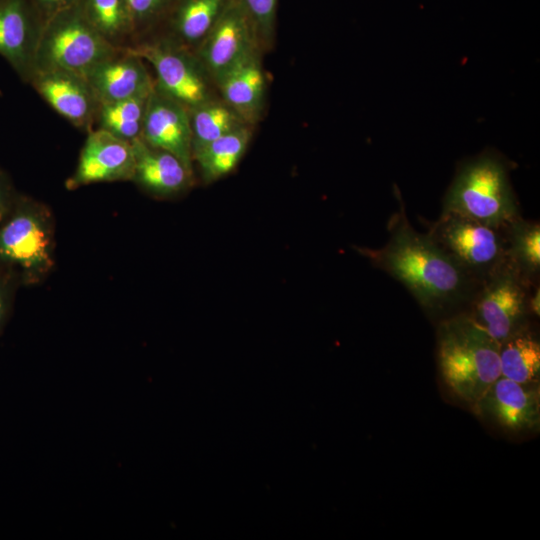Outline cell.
Masks as SVG:
<instances>
[{"instance_id":"7a4b0ae2","label":"cell","mask_w":540,"mask_h":540,"mask_svg":"<svg viewBox=\"0 0 540 540\" xmlns=\"http://www.w3.org/2000/svg\"><path fill=\"white\" fill-rule=\"evenodd\" d=\"M499 345L467 313L439 324L437 350L442 379L471 407L501 376Z\"/></svg>"},{"instance_id":"9c48e42d","label":"cell","mask_w":540,"mask_h":540,"mask_svg":"<svg viewBox=\"0 0 540 540\" xmlns=\"http://www.w3.org/2000/svg\"><path fill=\"white\" fill-rule=\"evenodd\" d=\"M472 409L478 416L509 432L536 430L540 424L539 387L500 376Z\"/></svg>"},{"instance_id":"7c38bea8","label":"cell","mask_w":540,"mask_h":540,"mask_svg":"<svg viewBox=\"0 0 540 540\" xmlns=\"http://www.w3.org/2000/svg\"><path fill=\"white\" fill-rule=\"evenodd\" d=\"M51 235L44 219L25 212L0 231V255L28 271L45 272L52 265Z\"/></svg>"},{"instance_id":"3957f363","label":"cell","mask_w":540,"mask_h":540,"mask_svg":"<svg viewBox=\"0 0 540 540\" xmlns=\"http://www.w3.org/2000/svg\"><path fill=\"white\" fill-rule=\"evenodd\" d=\"M444 213L497 228L520 216L504 157L486 150L463 162L444 196Z\"/></svg>"},{"instance_id":"8fae6325","label":"cell","mask_w":540,"mask_h":540,"mask_svg":"<svg viewBox=\"0 0 540 540\" xmlns=\"http://www.w3.org/2000/svg\"><path fill=\"white\" fill-rule=\"evenodd\" d=\"M141 137L149 145L172 153L192 171V132L187 108L155 86L148 98Z\"/></svg>"},{"instance_id":"30bf717a","label":"cell","mask_w":540,"mask_h":540,"mask_svg":"<svg viewBox=\"0 0 540 540\" xmlns=\"http://www.w3.org/2000/svg\"><path fill=\"white\" fill-rule=\"evenodd\" d=\"M135 159L132 143L100 129L90 133L68 188L97 182L131 180Z\"/></svg>"},{"instance_id":"277c9868","label":"cell","mask_w":540,"mask_h":540,"mask_svg":"<svg viewBox=\"0 0 540 540\" xmlns=\"http://www.w3.org/2000/svg\"><path fill=\"white\" fill-rule=\"evenodd\" d=\"M113 54L108 40L89 23L77 3L49 20L33 62L40 71L62 70L84 78Z\"/></svg>"},{"instance_id":"ba28073f","label":"cell","mask_w":540,"mask_h":540,"mask_svg":"<svg viewBox=\"0 0 540 540\" xmlns=\"http://www.w3.org/2000/svg\"><path fill=\"white\" fill-rule=\"evenodd\" d=\"M252 24L241 4L226 5L201 42L200 62L215 82L256 53Z\"/></svg>"},{"instance_id":"484cf974","label":"cell","mask_w":540,"mask_h":540,"mask_svg":"<svg viewBox=\"0 0 540 540\" xmlns=\"http://www.w3.org/2000/svg\"><path fill=\"white\" fill-rule=\"evenodd\" d=\"M167 0H124L130 23L144 21L155 15Z\"/></svg>"},{"instance_id":"52a82bcc","label":"cell","mask_w":540,"mask_h":540,"mask_svg":"<svg viewBox=\"0 0 540 540\" xmlns=\"http://www.w3.org/2000/svg\"><path fill=\"white\" fill-rule=\"evenodd\" d=\"M146 59L157 77V89L185 108L210 99L211 91L203 65L180 50L165 45H145L132 52Z\"/></svg>"},{"instance_id":"ffe728a7","label":"cell","mask_w":540,"mask_h":540,"mask_svg":"<svg viewBox=\"0 0 540 540\" xmlns=\"http://www.w3.org/2000/svg\"><path fill=\"white\" fill-rule=\"evenodd\" d=\"M506 262L531 284L540 270V226L518 216L506 227Z\"/></svg>"},{"instance_id":"cb8c5ba5","label":"cell","mask_w":540,"mask_h":540,"mask_svg":"<svg viewBox=\"0 0 540 540\" xmlns=\"http://www.w3.org/2000/svg\"><path fill=\"white\" fill-rule=\"evenodd\" d=\"M82 9L89 23L107 40L131 25L124 0H84Z\"/></svg>"},{"instance_id":"8992f818","label":"cell","mask_w":540,"mask_h":540,"mask_svg":"<svg viewBox=\"0 0 540 540\" xmlns=\"http://www.w3.org/2000/svg\"><path fill=\"white\" fill-rule=\"evenodd\" d=\"M529 285L506 262L478 285L467 314L501 344L523 328Z\"/></svg>"},{"instance_id":"9a60e30c","label":"cell","mask_w":540,"mask_h":540,"mask_svg":"<svg viewBox=\"0 0 540 540\" xmlns=\"http://www.w3.org/2000/svg\"><path fill=\"white\" fill-rule=\"evenodd\" d=\"M35 86L42 97L75 125L90 119L96 98L86 80L62 70L39 71Z\"/></svg>"},{"instance_id":"d4e9b609","label":"cell","mask_w":540,"mask_h":540,"mask_svg":"<svg viewBox=\"0 0 540 540\" xmlns=\"http://www.w3.org/2000/svg\"><path fill=\"white\" fill-rule=\"evenodd\" d=\"M256 37L268 39L273 29L277 0H242Z\"/></svg>"},{"instance_id":"e0dca14e","label":"cell","mask_w":540,"mask_h":540,"mask_svg":"<svg viewBox=\"0 0 540 540\" xmlns=\"http://www.w3.org/2000/svg\"><path fill=\"white\" fill-rule=\"evenodd\" d=\"M216 83L224 102L247 124H253L259 118L265 95V77L257 53L225 73Z\"/></svg>"},{"instance_id":"ac0fdd59","label":"cell","mask_w":540,"mask_h":540,"mask_svg":"<svg viewBox=\"0 0 540 540\" xmlns=\"http://www.w3.org/2000/svg\"><path fill=\"white\" fill-rule=\"evenodd\" d=\"M251 139V130L241 126L193 152L205 183L215 182L231 173Z\"/></svg>"},{"instance_id":"44dd1931","label":"cell","mask_w":540,"mask_h":540,"mask_svg":"<svg viewBox=\"0 0 540 540\" xmlns=\"http://www.w3.org/2000/svg\"><path fill=\"white\" fill-rule=\"evenodd\" d=\"M193 152L247 123L224 101H209L191 109Z\"/></svg>"},{"instance_id":"7402d4cb","label":"cell","mask_w":540,"mask_h":540,"mask_svg":"<svg viewBox=\"0 0 540 540\" xmlns=\"http://www.w3.org/2000/svg\"><path fill=\"white\" fill-rule=\"evenodd\" d=\"M151 91L125 100L103 103L100 112L101 128L130 142L141 137Z\"/></svg>"},{"instance_id":"d6986e66","label":"cell","mask_w":540,"mask_h":540,"mask_svg":"<svg viewBox=\"0 0 540 540\" xmlns=\"http://www.w3.org/2000/svg\"><path fill=\"white\" fill-rule=\"evenodd\" d=\"M501 376L520 384L538 385L540 376V344L521 328L499 345Z\"/></svg>"},{"instance_id":"83f0119b","label":"cell","mask_w":540,"mask_h":540,"mask_svg":"<svg viewBox=\"0 0 540 540\" xmlns=\"http://www.w3.org/2000/svg\"><path fill=\"white\" fill-rule=\"evenodd\" d=\"M539 297H540V292H539V287L537 286V288L535 287L534 292L532 294L529 293V296H528V310L529 312L537 316H539V304H540Z\"/></svg>"},{"instance_id":"5b68a950","label":"cell","mask_w":540,"mask_h":540,"mask_svg":"<svg viewBox=\"0 0 540 540\" xmlns=\"http://www.w3.org/2000/svg\"><path fill=\"white\" fill-rule=\"evenodd\" d=\"M427 234L478 284L506 263V227L444 213Z\"/></svg>"},{"instance_id":"f1b7e54d","label":"cell","mask_w":540,"mask_h":540,"mask_svg":"<svg viewBox=\"0 0 540 540\" xmlns=\"http://www.w3.org/2000/svg\"><path fill=\"white\" fill-rule=\"evenodd\" d=\"M2 315H3V300L0 294V321H1Z\"/></svg>"},{"instance_id":"f546056e","label":"cell","mask_w":540,"mask_h":540,"mask_svg":"<svg viewBox=\"0 0 540 540\" xmlns=\"http://www.w3.org/2000/svg\"><path fill=\"white\" fill-rule=\"evenodd\" d=\"M2 203H3V190H2V187L0 185V209L2 207Z\"/></svg>"},{"instance_id":"2e32d148","label":"cell","mask_w":540,"mask_h":540,"mask_svg":"<svg viewBox=\"0 0 540 540\" xmlns=\"http://www.w3.org/2000/svg\"><path fill=\"white\" fill-rule=\"evenodd\" d=\"M34 21L27 0H0V55L20 74L33 63Z\"/></svg>"},{"instance_id":"6da1fadb","label":"cell","mask_w":540,"mask_h":540,"mask_svg":"<svg viewBox=\"0 0 540 540\" xmlns=\"http://www.w3.org/2000/svg\"><path fill=\"white\" fill-rule=\"evenodd\" d=\"M390 237L379 249L357 248L375 266L402 283L423 309L441 313L469 302L478 287L428 235L414 230L399 212Z\"/></svg>"},{"instance_id":"4316f807","label":"cell","mask_w":540,"mask_h":540,"mask_svg":"<svg viewBox=\"0 0 540 540\" xmlns=\"http://www.w3.org/2000/svg\"><path fill=\"white\" fill-rule=\"evenodd\" d=\"M36 6L45 13L49 20L62 11H65L75 4L78 0H33Z\"/></svg>"},{"instance_id":"4fadbf2b","label":"cell","mask_w":540,"mask_h":540,"mask_svg":"<svg viewBox=\"0 0 540 540\" xmlns=\"http://www.w3.org/2000/svg\"><path fill=\"white\" fill-rule=\"evenodd\" d=\"M84 79L101 104L135 97L154 88L144 64L133 54L100 62Z\"/></svg>"},{"instance_id":"5bb4252c","label":"cell","mask_w":540,"mask_h":540,"mask_svg":"<svg viewBox=\"0 0 540 540\" xmlns=\"http://www.w3.org/2000/svg\"><path fill=\"white\" fill-rule=\"evenodd\" d=\"M131 143L135 159L133 180L161 196L175 195L189 186L192 171L178 157L149 145L142 137Z\"/></svg>"},{"instance_id":"603a6c76","label":"cell","mask_w":540,"mask_h":540,"mask_svg":"<svg viewBox=\"0 0 540 540\" xmlns=\"http://www.w3.org/2000/svg\"><path fill=\"white\" fill-rule=\"evenodd\" d=\"M225 6L226 0H184L175 18L178 34L187 42H202Z\"/></svg>"}]
</instances>
